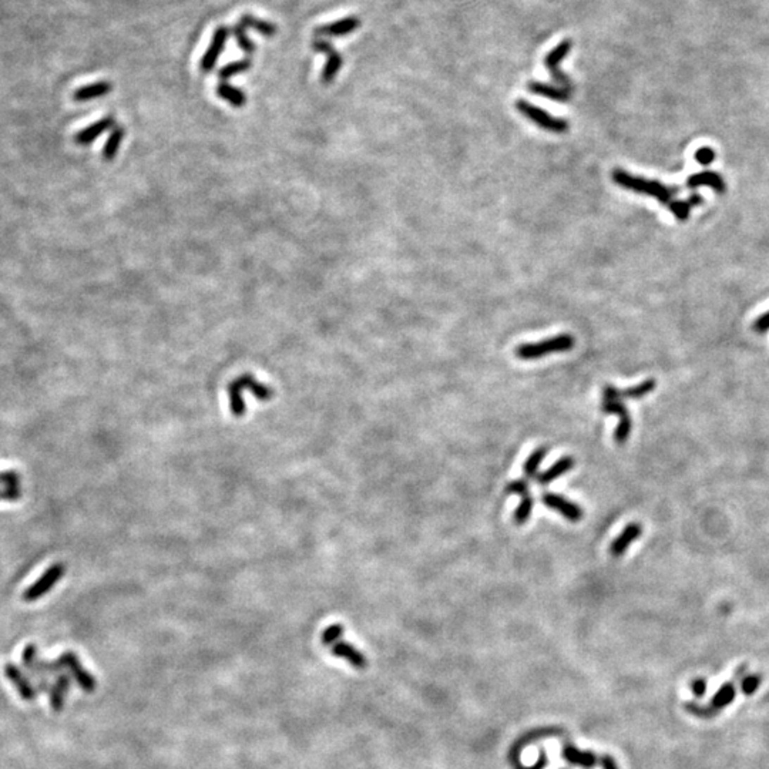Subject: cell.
Wrapping results in <instances>:
<instances>
[{"mask_svg": "<svg viewBox=\"0 0 769 769\" xmlns=\"http://www.w3.org/2000/svg\"><path fill=\"white\" fill-rule=\"evenodd\" d=\"M611 177H613V182L616 184H618L620 187H623L625 190H630V191H634V193H638V194L653 197L664 205H667V204L670 205V203L674 201V196L677 193H680V190L677 187H667L663 183L656 182V180L641 179V177L633 175V174H630V172H627L621 168H616L613 171Z\"/></svg>", "mask_w": 769, "mask_h": 769, "instance_id": "6da1fadb", "label": "cell"}, {"mask_svg": "<svg viewBox=\"0 0 769 769\" xmlns=\"http://www.w3.org/2000/svg\"><path fill=\"white\" fill-rule=\"evenodd\" d=\"M746 670H748V667H746V666H742V667L737 671L734 680L730 681V682H725V684L717 691V694L713 697V699H711V702H709V705L702 706V705H698V704H695V702H687V704L684 705L687 711H689L692 716H695V717H698V718H704V720H706V718H713V717L718 716V714L721 713V709H724L725 706H728V705L734 701V698H735V695H737L735 682H737L738 678H742V677L746 675V674H745Z\"/></svg>", "mask_w": 769, "mask_h": 769, "instance_id": "7a4b0ae2", "label": "cell"}, {"mask_svg": "<svg viewBox=\"0 0 769 769\" xmlns=\"http://www.w3.org/2000/svg\"><path fill=\"white\" fill-rule=\"evenodd\" d=\"M574 346V338L570 333H563L536 343H523L516 348V357L523 361H533L550 353L567 352Z\"/></svg>", "mask_w": 769, "mask_h": 769, "instance_id": "3957f363", "label": "cell"}, {"mask_svg": "<svg viewBox=\"0 0 769 769\" xmlns=\"http://www.w3.org/2000/svg\"><path fill=\"white\" fill-rule=\"evenodd\" d=\"M516 108L526 117L531 123L538 125L543 130L552 132V133H566L568 130V123L564 118L553 117L547 111L539 108L538 106L531 104L526 100L516 101Z\"/></svg>", "mask_w": 769, "mask_h": 769, "instance_id": "277c9868", "label": "cell"}, {"mask_svg": "<svg viewBox=\"0 0 769 769\" xmlns=\"http://www.w3.org/2000/svg\"><path fill=\"white\" fill-rule=\"evenodd\" d=\"M58 663L62 664L63 670L70 674V677L75 680V682L80 687L82 691L86 694H93L97 688V680L83 667L79 657L73 652H66L61 654L57 659Z\"/></svg>", "mask_w": 769, "mask_h": 769, "instance_id": "5b68a950", "label": "cell"}, {"mask_svg": "<svg viewBox=\"0 0 769 769\" xmlns=\"http://www.w3.org/2000/svg\"><path fill=\"white\" fill-rule=\"evenodd\" d=\"M573 47V42L571 39H564L563 42H560L554 49H552L547 56L545 57V65L546 68L549 69L552 77L554 79V82L563 87V89H567V90H573V84H571V80L560 70V63L564 61V58L568 56L570 50Z\"/></svg>", "mask_w": 769, "mask_h": 769, "instance_id": "8992f818", "label": "cell"}, {"mask_svg": "<svg viewBox=\"0 0 769 769\" xmlns=\"http://www.w3.org/2000/svg\"><path fill=\"white\" fill-rule=\"evenodd\" d=\"M40 660L42 659L39 657V649L36 644L33 642L27 644L22 653V668L27 674L30 681L33 682L37 694H49V689L53 681L44 680L40 675V668H39Z\"/></svg>", "mask_w": 769, "mask_h": 769, "instance_id": "52a82bcc", "label": "cell"}, {"mask_svg": "<svg viewBox=\"0 0 769 769\" xmlns=\"http://www.w3.org/2000/svg\"><path fill=\"white\" fill-rule=\"evenodd\" d=\"M65 573H66V566L65 564H62V563L53 564L51 567H49L44 571V574L36 583H33L25 591L23 600L26 603H32V602L39 600L40 597H43L44 595L49 593V591L54 587V584L65 576Z\"/></svg>", "mask_w": 769, "mask_h": 769, "instance_id": "ba28073f", "label": "cell"}, {"mask_svg": "<svg viewBox=\"0 0 769 769\" xmlns=\"http://www.w3.org/2000/svg\"><path fill=\"white\" fill-rule=\"evenodd\" d=\"M4 673H5V677L11 681V684L15 687L16 692L19 694V697L23 701L32 702V701L36 699L37 691H36L33 682L30 681V678L27 677V674L23 671L22 667H19L13 663H6L5 667H4Z\"/></svg>", "mask_w": 769, "mask_h": 769, "instance_id": "9c48e42d", "label": "cell"}, {"mask_svg": "<svg viewBox=\"0 0 769 769\" xmlns=\"http://www.w3.org/2000/svg\"><path fill=\"white\" fill-rule=\"evenodd\" d=\"M602 409H603L604 413H616V415L618 417L620 421H618L617 429L614 432V439L618 445L625 443L630 433H631L633 421L630 418V413H628L627 407L624 406L623 400H603Z\"/></svg>", "mask_w": 769, "mask_h": 769, "instance_id": "30bf717a", "label": "cell"}, {"mask_svg": "<svg viewBox=\"0 0 769 769\" xmlns=\"http://www.w3.org/2000/svg\"><path fill=\"white\" fill-rule=\"evenodd\" d=\"M312 47H314L318 53L326 54V57H328V61H326V63H325V66H324V70H322V77H321V79H322V83L329 84V83H332V82L335 80L336 75H338L339 70L342 69V63H343L342 56L333 49V46H332L329 42H326V40H324V39L315 40V42L312 43Z\"/></svg>", "mask_w": 769, "mask_h": 769, "instance_id": "8fae6325", "label": "cell"}, {"mask_svg": "<svg viewBox=\"0 0 769 769\" xmlns=\"http://www.w3.org/2000/svg\"><path fill=\"white\" fill-rule=\"evenodd\" d=\"M73 678L69 673L58 674L49 689V704L54 713H62L66 705V698L70 692Z\"/></svg>", "mask_w": 769, "mask_h": 769, "instance_id": "7c38bea8", "label": "cell"}, {"mask_svg": "<svg viewBox=\"0 0 769 769\" xmlns=\"http://www.w3.org/2000/svg\"><path fill=\"white\" fill-rule=\"evenodd\" d=\"M542 500L543 503L552 509V510H556L557 513H560L561 516H564L568 521H573V523H577L583 519V510L578 504L570 502L568 499L557 495V493H545L542 496Z\"/></svg>", "mask_w": 769, "mask_h": 769, "instance_id": "4fadbf2b", "label": "cell"}, {"mask_svg": "<svg viewBox=\"0 0 769 769\" xmlns=\"http://www.w3.org/2000/svg\"><path fill=\"white\" fill-rule=\"evenodd\" d=\"M228 34H229V32L225 26L217 27V30L214 32V36L211 39V43H210L207 51L204 53V56L201 58L200 66H201L203 72H211L215 68L218 57L221 56V53L225 47V43L228 40Z\"/></svg>", "mask_w": 769, "mask_h": 769, "instance_id": "5bb4252c", "label": "cell"}, {"mask_svg": "<svg viewBox=\"0 0 769 769\" xmlns=\"http://www.w3.org/2000/svg\"><path fill=\"white\" fill-rule=\"evenodd\" d=\"M657 388V382L653 379H648L641 382L640 385L634 388H628L624 390H618L617 388L609 385L604 388V400H623V399H640L652 393Z\"/></svg>", "mask_w": 769, "mask_h": 769, "instance_id": "9a60e30c", "label": "cell"}, {"mask_svg": "<svg viewBox=\"0 0 769 769\" xmlns=\"http://www.w3.org/2000/svg\"><path fill=\"white\" fill-rule=\"evenodd\" d=\"M361 26V19L358 16H348L341 20L319 26L315 29V36L319 37H339L353 33Z\"/></svg>", "mask_w": 769, "mask_h": 769, "instance_id": "2e32d148", "label": "cell"}, {"mask_svg": "<svg viewBox=\"0 0 769 769\" xmlns=\"http://www.w3.org/2000/svg\"><path fill=\"white\" fill-rule=\"evenodd\" d=\"M687 186L689 189H698V187L706 186L709 189H713V191H716L717 194H724L727 190V184L724 179L716 171H701V172L692 174L691 177H688Z\"/></svg>", "mask_w": 769, "mask_h": 769, "instance_id": "e0dca14e", "label": "cell"}, {"mask_svg": "<svg viewBox=\"0 0 769 769\" xmlns=\"http://www.w3.org/2000/svg\"><path fill=\"white\" fill-rule=\"evenodd\" d=\"M332 654L338 659H343L346 660L353 668L357 670H365L367 666H368V661L365 659V656L360 652V649L355 648L353 645H350L349 642H336L332 645Z\"/></svg>", "mask_w": 769, "mask_h": 769, "instance_id": "ac0fdd59", "label": "cell"}, {"mask_svg": "<svg viewBox=\"0 0 769 769\" xmlns=\"http://www.w3.org/2000/svg\"><path fill=\"white\" fill-rule=\"evenodd\" d=\"M642 533V527L640 523H631L625 526L621 535L611 543L610 553L613 557H621L633 542H635Z\"/></svg>", "mask_w": 769, "mask_h": 769, "instance_id": "d6986e66", "label": "cell"}, {"mask_svg": "<svg viewBox=\"0 0 769 769\" xmlns=\"http://www.w3.org/2000/svg\"><path fill=\"white\" fill-rule=\"evenodd\" d=\"M574 463L576 462L571 456H564V457L559 459L553 466H550L547 470H545L543 473H540L539 476H536L538 483L540 486L550 485L552 482H554L559 478H561L563 475H566L567 471H570L574 467Z\"/></svg>", "mask_w": 769, "mask_h": 769, "instance_id": "ffe728a7", "label": "cell"}, {"mask_svg": "<svg viewBox=\"0 0 769 769\" xmlns=\"http://www.w3.org/2000/svg\"><path fill=\"white\" fill-rule=\"evenodd\" d=\"M114 127V117L108 115V117H103L101 120H98L97 123L83 129L82 132H79L75 137L76 143L80 144V146H86V144H90L91 141H94L97 137H100L104 132L110 130Z\"/></svg>", "mask_w": 769, "mask_h": 769, "instance_id": "44dd1931", "label": "cell"}, {"mask_svg": "<svg viewBox=\"0 0 769 769\" xmlns=\"http://www.w3.org/2000/svg\"><path fill=\"white\" fill-rule=\"evenodd\" d=\"M527 89H528V91H531L533 94L546 97L549 100L560 101V103H567L570 100V93H571L570 90L563 89L560 86H552V84L539 83V82L528 83Z\"/></svg>", "mask_w": 769, "mask_h": 769, "instance_id": "7402d4cb", "label": "cell"}, {"mask_svg": "<svg viewBox=\"0 0 769 769\" xmlns=\"http://www.w3.org/2000/svg\"><path fill=\"white\" fill-rule=\"evenodd\" d=\"M111 89H113L111 83L97 82V83H93V84L83 86V87L77 89L73 93V100L75 101H90V100H94V98H98V97H103V96L108 94L111 91Z\"/></svg>", "mask_w": 769, "mask_h": 769, "instance_id": "603a6c76", "label": "cell"}, {"mask_svg": "<svg viewBox=\"0 0 769 769\" xmlns=\"http://www.w3.org/2000/svg\"><path fill=\"white\" fill-rule=\"evenodd\" d=\"M704 204V198L702 196L699 194H692L689 196L687 200L684 201H678V200H674L670 203V211L674 214V217L678 220V221H687L689 218V212L694 207H698Z\"/></svg>", "mask_w": 769, "mask_h": 769, "instance_id": "cb8c5ba5", "label": "cell"}, {"mask_svg": "<svg viewBox=\"0 0 769 769\" xmlns=\"http://www.w3.org/2000/svg\"><path fill=\"white\" fill-rule=\"evenodd\" d=\"M235 382L239 383V386L244 390V389H248L253 392V395L260 399V400H271L274 398V389L267 386V385H262L258 381H255L251 375H244L239 379H235Z\"/></svg>", "mask_w": 769, "mask_h": 769, "instance_id": "d4e9b609", "label": "cell"}, {"mask_svg": "<svg viewBox=\"0 0 769 769\" xmlns=\"http://www.w3.org/2000/svg\"><path fill=\"white\" fill-rule=\"evenodd\" d=\"M228 398H229V409L232 415L236 418H243L247 412V406L243 398V389L235 381L231 382L228 386Z\"/></svg>", "mask_w": 769, "mask_h": 769, "instance_id": "484cf974", "label": "cell"}, {"mask_svg": "<svg viewBox=\"0 0 769 769\" xmlns=\"http://www.w3.org/2000/svg\"><path fill=\"white\" fill-rule=\"evenodd\" d=\"M217 94L234 107H243L247 104L246 94L240 89H236L228 83H220L217 86Z\"/></svg>", "mask_w": 769, "mask_h": 769, "instance_id": "4316f807", "label": "cell"}, {"mask_svg": "<svg viewBox=\"0 0 769 769\" xmlns=\"http://www.w3.org/2000/svg\"><path fill=\"white\" fill-rule=\"evenodd\" d=\"M246 29H253L255 32H258L262 36H267V37H272L277 34V26L271 22H267V20H262V19H258L253 15H244L241 16V22H240Z\"/></svg>", "mask_w": 769, "mask_h": 769, "instance_id": "83f0119b", "label": "cell"}, {"mask_svg": "<svg viewBox=\"0 0 769 769\" xmlns=\"http://www.w3.org/2000/svg\"><path fill=\"white\" fill-rule=\"evenodd\" d=\"M2 483H5L4 499L5 500H18L20 497V478L15 470L2 471Z\"/></svg>", "mask_w": 769, "mask_h": 769, "instance_id": "f1b7e54d", "label": "cell"}, {"mask_svg": "<svg viewBox=\"0 0 769 769\" xmlns=\"http://www.w3.org/2000/svg\"><path fill=\"white\" fill-rule=\"evenodd\" d=\"M563 756L568 762L576 763V765H581V766H585V768L595 766L596 762H597V756L593 752H583V751L576 749L571 745H568L563 749Z\"/></svg>", "mask_w": 769, "mask_h": 769, "instance_id": "f546056e", "label": "cell"}, {"mask_svg": "<svg viewBox=\"0 0 769 769\" xmlns=\"http://www.w3.org/2000/svg\"><path fill=\"white\" fill-rule=\"evenodd\" d=\"M123 139H125V129L123 127L113 129V132L110 133V136H108V139L104 144V148H103V157H104L106 161L114 160V157L117 155L118 148H120V146L123 143Z\"/></svg>", "mask_w": 769, "mask_h": 769, "instance_id": "4dcf8cb0", "label": "cell"}, {"mask_svg": "<svg viewBox=\"0 0 769 769\" xmlns=\"http://www.w3.org/2000/svg\"><path fill=\"white\" fill-rule=\"evenodd\" d=\"M547 455V447H539L536 449L533 453H531L524 466H523V470H524V475L526 478H536L538 475V470H539V466L542 464V462L545 460Z\"/></svg>", "mask_w": 769, "mask_h": 769, "instance_id": "1f68e13d", "label": "cell"}, {"mask_svg": "<svg viewBox=\"0 0 769 769\" xmlns=\"http://www.w3.org/2000/svg\"><path fill=\"white\" fill-rule=\"evenodd\" d=\"M251 66H253L251 58H241V61L231 62V63H228L227 66H224V68L220 70L218 76H220V79L227 80V79H231V77H234V76H239V75H241V73L250 70Z\"/></svg>", "mask_w": 769, "mask_h": 769, "instance_id": "d6a6232c", "label": "cell"}, {"mask_svg": "<svg viewBox=\"0 0 769 769\" xmlns=\"http://www.w3.org/2000/svg\"><path fill=\"white\" fill-rule=\"evenodd\" d=\"M533 507H535V499L531 497V495L524 496L514 511V523L519 526L524 524L530 519L531 513H533Z\"/></svg>", "mask_w": 769, "mask_h": 769, "instance_id": "836d02e7", "label": "cell"}, {"mask_svg": "<svg viewBox=\"0 0 769 769\" xmlns=\"http://www.w3.org/2000/svg\"><path fill=\"white\" fill-rule=\"evenodd\" d=\"M246 30H247V29L240 23V25L234 26L232 33H234L235 40H236V43H239V46H240L247 54H253V53L255 51L257 47H255V44L251 42V39L248 37V34H247Z\"/></svg>", "mask_w": 769, "mask_h": 769, "instance_id": "e575fe53", "label": "cell"}, {"mask_svg": "<svg viewBox=\"0 0 769 769\" xmlns=\"http://www.w3.org/2000/svg\"><path fill=\"white\" fill-rule=\"evenodd\" d=\"M343 634V625L342 624H332L328 628L324 630L321 635V641L324 645H333Z\"/></svg>", "mask_w": 769, "mask_h": 769, "instance_id": "d590c367", "label": "cell"}, {"mask_svg": "<svg viewBox=\"0 0 769 769\" xmlns=\"http://www.w3.org/2000/svg\"><path fill=\"white\" fill-rule=\"evenodd\" d=\"M762 682V677L759 674H751V675H745L741 681V688H742V692L745 695H752L758 687L761 685Z\"/></svg>", "mask_w": 769, "mask_h": 769, "instance_id": "8d00e7d4", "label": "cell"}, {"mask_svg": "<svg viewBox=\"0 0 769 769\" xmlns=\"http://www.w3.org/2000/svg\"><path fill=\"white\" fill-rule=\"evenodd\" d=\"M716 157H717V155H716V151H714L713 148H709V147H701V148H698V150L695 151V154H694L695 161H697L698 164H701V165H709V164H713V163L716 161Z\"/></svg>", "mask_w": 769, "mask_h": 769, "instance_id": "74e56055", "label": "cell"}, {"mask_svg": "<svg viewBox=\"0 0 769 769\" xmlns=\"http://www.w3.org/2000/svg\"><path fill=\"white\" fill-rule=\"evenodd\" d=\"M506 493H509V495H517V496H521V497L528 496L530 493H528V483H527V481H521V479H520V481H513V482H510V483L507 485V488H506Z\"/></svg>", "mask_w": 769, "mask_h": 769, "instance_id": "f35d334b", "label": "cell"}, {"mask_svg": "<svg viewBox=\"0 0 769 769\" xmlns=\"http://www.w3.org/2000/svg\"><path fill=\"white\" fill-rule=\"evenodd\" d=\"M752 329L758 333H765L766 331H769V311L762 314L752 325Z\"/></svg>", "mask_w": 769, "mask_h": 769, "instance_id": "ab89813d", "label": "cell"}, {"mask_svg": "<svg viewBox=\"0 0 769 769\" xmlns=\"http://www.w3.org/2000/svg\"><path fill=\"white\" fill-rule=\"evenodd\" d=\"M705 689H706V682H705L702 678H697V680H694V681L691 682V691H692V694H694L697 698L704 697Z\"/></svg>", "mask_w": 769, "mask_h": 769, "instance_id": "60d3db41", "label": "cell"}, {"mask_svg": "<svg viewBox=\"0 0 769 769\" xmlns=\"http://www.w3.org/2000/svg\"><path fill=\"white\" fill-rule=\"evenodd\" d=\"M602 763H603V768H604V769H618L616 761H614L611 756H609V755L603 756Z\"/></svg>", "mask_w": 769, "mask_h": 769, "instance_id": "b9f144b4", "label": "cell"}, {"mask_svg": "<svg viewBox=\"0 0 769 769\" xmlns=\"http://www.w3.org/2000/svg\"><path fill=\"white\" fill-rule=\"evenodd\" d=\"M0 499H4V492H0Z\"/></svg>", "mask_w": 769, "mask_h": 769, "instance_id": "7bdbcfd3", "label": "cell"}, {"mask_svg": "<svg viewBox=\"0 0 769 769\" xmlns=\"http://www.w3.org/2000/svg\"><path fill=\"white\" fill-rule=\"evenodd\" d=\"M0 481H2V473H0Z\"/></svg>", "mask_w": 769, "mask_h": 769, "instance_id": "ee69618b", "label": "cell"}]
</instances>
